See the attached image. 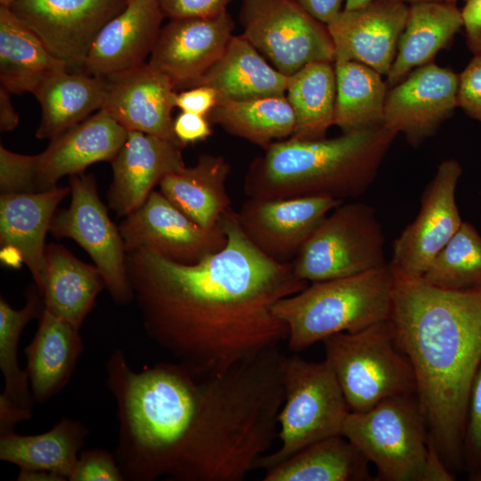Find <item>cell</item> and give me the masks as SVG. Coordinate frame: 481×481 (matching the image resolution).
<instances>
[{
  "label": "cell",
  "mask_w": 481,
  "mask_h": 481,
  "mask_svg": "<svg viewBox=\"0 0 481 481\" xmlns=\"http://www.w3.org/2000/svg\"><path fill=\"white\" fill-rule=\"evenodd\" d=\"M343 200L325 196L249 198L237 213L249 241L268 257L291 263L325 217Z\"/></svg>",
  "instance_id": "9a60e30c"
},
{
  "label": "cell",
  "mask_w": 481,
  "mask_h": 481,
  "mask_svg": "<svg viewBox=\"0 0 481 481\" xmlns=\"http://www.w3.org/2000/svg\"><path fill=\"white\" fill-rule=\"evenodd\" d=\"M127 0H16L10 10L69 68H84L103 26Z\"/></svg>",
  "instance_id": "5bb4252c"
},
{
  "label": "cell",
  "mask_w": 481,
  "mask_h": 481,
  "mask_svg": "<svg viewBox=\"0 0 481 481\" xmlns=\"http://www.w3.org/2000/svg\"><path fill=\"white\" fill-rule=\"evenodd\" d=\"M459 76L429 62L387 91L383 126L417 147L433 135L458 106Z\"/></svg>",
  "instance_id": "2e32d148"
},
{
  "label": "cell",
  "mask_w": 481,
  "mask_h": 481,
  "mask_svg": "<svg viewBox=\"0 0 481 481\" xmlns=\"http://www.w3.org/2000/svg\"><path fill=\"white\" fill-rule=\"evenodd\" d=\"M408 7L397 0H372L360 8L343 9L327 24L334 61H357L387 77L396 55Z\"/></svg>",
  "instance_id": "e0dca14e"
},
{
  "label": "cell",
  "mask_w": 481,
  "mask_h": 481,
  "mask_svg": "<svg viewBox=\"0 0 481 481\" xmlns=\"http://www.w3.org/2000/svg\"><path fill=\"white\" fill-rule=\"evenodd\" d=\"M336 100L333 125L343 133L384 124L387 94L382 75L353 61H334Z\"/></svg>",
  "instance_id": "836d02e7"
},
{
  "label": "cell",
  "mask_w": 481,
  "mask_h": 481,
  "mask_svg": "<svg viewBox=\"0 0 481 481\" xmlns=\"http://www.w3.org/2000/svg\"><path fill=\"white\" fill-rule=\"evenodd\" d=\"M90 431L81 421L61 419L50 430L37 435L0 432V460L20 469H42L69 480L78 452Z\"/></svg>",
  "instance_id": "f546056e"
},
{
  "label": "cell",
  "mask_w": 481,
  "mask_h": 481,
  "mask_svg": "<svg viewBox=\"0 0 481 481\" xmlns=\"http://www.w3.org/2000/svg\"><path fill=\"white\" fill-rule=\"evenodd\" d=\"M61 69L48 76L35 90L41 107L36 131L38 139H53L102 108L107 78L90 73Z\"/></svg>",
  "instance_id": "f1b7e54d"
},
{
  "label": "cell",
  "mask_w": 481,
  "mask_h": 481,
  "mask_svg": "<svg viewBox=\"0 0 481 481\" xmlns=\"http://www.w3.org/2000/svg\"><path fill=\"white\" fill-rule=\"evenodd\" d=\"M159 0H127L96 36L87 54V73L109 77L145 63L161 30Z\"/></svg>",
  "instance_id": "603a6c76"
},
{
  "label": "cell",
  "mask_w": 481,
  "mask_h": 481,
  "mask_svg": "<svg viewBox=\"0 0 481 481\" xmlns=\"http://www.w3.org/2000/svg\"><path fill=\"white\" fill-rule=\"evenodd\" d=\"M286 97L295 116V129L290 137L304 140L325 137L334 118V61L312 62L289 76Z\"/></svg>",
  "instance_id": "e575fe53"
},
{
  "label": "cell",
  "mask_w": 481,
  "mask_h": 481,
  "mask_svg": "<svg viewBox=\"0 0 481 481\" xmlns=\"http://www.w3.org/2000/svg\"><path fill=\"white\" fill-rule=\"evenodd\" d=\"M463 27L461 10L450 1L412 3L386 83L394 86L428 64Z\"/></svg>",
  "instance_id": "4316f807"
},
{
  "label": "cell",
  "mask_w": 481,
  "mask_h": 481,
  "mask_svg": "<svg viewBox=\"0 0 481 481\" xmlns=\"http://www.w3.org/2000/svg\"><path fill=\"white\" fill-rule=\"evenodd\" d=\"M461 16L469 49L481 54V0H466Z\"/></svg>",
  "instance_id": "bcb514c9"
},
{
  "label": "cell",
  "mask_w": 481,
  "mask_h": 481,
  "mask_svg": "<svg viewBox=\"0 0 481 481\" xmlns=\"http://www.w3.org/2000/svg\"><path fill=\"white\" fill-rule=\"evenodd\" d=\"M105 288L96 265L79 260L62 245H46L42 296L49 312L80 330Z\"/></svg>",
  "instance_id": "484cf974"
},
{
  "label": "cell",
  "mask_w": 481,
  "mask_h": 481,
  "mask_svg": "<svg viewBox=\"0 0 481 481\" xmlns=\"http://www.w3.org/2000/svg\"><path fill=\"white\" fill-rule=\"evenodd\" d=\"M342 436L377 469L380 481H420L429 436L415 395L386 398L347 414Z\"/></svg>",
  "instance_id": "ba28073f"
},
{
  "label": "cell",
  "mask_w": 481,
  "mask_h": 481,
  "mask_svg": "<svg viewBox=\"0 0 481 481\" xmlns=\"http://www.w3.org/2000/svg\"><path fill=\"white\" fill-rule=\"evenodd\" d=\"M16 0H0V6L10 8Z\"/></svg>",
  "instance_id": "f5cc1de1"
},
{
  "label": "cell",
  "mask_w": 481,
  "mask_h": 481,
  "mask_svg": "<svg viewBox=\"0 0 481 481\" xmlns=\"http://www.w3.org/2000/svg\"><path fill=\"white\" fill-rule=\"evenodd\" d=\"M322 342L349 412L367 411L390 396L416 395L413 368L389 320Z\"/></svg>",
  "instance_id": "8992f818"
},
{
  "label": "cell",
  "mask_w": 481,
  "mask_h": 481,
  "mask_svg": "<svg viewBox=\"0 0 481 481\" xmlns=\"http://www.w3.org/2000/svg\"><path fill=\"white\" fill-rule=\"evenodd\" d=\"M233 29L227 12L214 17L171 19L161 28L149 63L176 87L189 88L221 58Z\"/></svg>",
  "instance_id": "ac0fdd59"
},
{
  "label": "cell",
  "mask_w": 481,
  "mask_h": 481,
  "mask_svg": "<svg viewBox=\"0 0 481 481\" xmlns=\"http://www.w3.org/2000/svg\"><path fill=\"white\" fill-rule=\"evenodd\" d=\"M37 155H23L0 145V191L31 193L36 190Z\"/></svg>",
  "instance_id": "f35d334b"
},
{
  "label": "cell",
  "mask_w": 481,
  "mask_h": 481,
  "mask_svg": "<svg viewBox=\"0 0 481 481\" xmlns=\"http://www.w3.org/2000/svg\"><path fill=\"white\" fill-rule=\"evenodd\" d=\"M232 0H159L165 17L207 18L226 12V7Z\"/></svg>",
  "instance_id": "b9f144b4"
},
{
  "label": "cell",
  "mask_w": 481,
  "mask_h": 481,
  "mask_svg": "<svg viewBox=\"0 0 481 481\" xmlns=\"http://www.w3.org/2000/svg\"><path fill=\"white\" fill-rule=\"evenodd\" d=\"M404 3H416V2H424V1H452V0H397Z\"/></svg>",
  "instance_id": "db71d44e"
},
{
  "label": "cell",
  "mask_w": 481,
  "mask_h": 481,
  "mask_svg": "<svg viewBox=\"0 0 481 481\" xmlns=\"http://www.w3.org/2000/svg\"><path fill=\"white\" fill-rule=\"evenodd\" d=\"M284 402L278 416L281 446L263 455L256 469L266 470L305 447L342 435L349 409L336 376L324 359L284 355L281 363Z\"/></svg>",
  "instance_id": "52a82bcc"
},
{
  "label": "cell",
  "mask_w": 481,
  "mask_h": 481,
  "mask_svg": "<svg viewBox=\"0 0 481 481\" xmlns=\"http://www.w3.org/2000/svg\"><path fill=\"white\" fill-rule=\"evenodd\" d=\"M219 224L227 242L196 264L148 249L126 252V269L149 338L192 373L214 376L287 341L275 304L303 290L290 263L257 249L231 208Z\"/></svg>",
  "instance_id": "7a4b0ae2"
},
{
  "label": "cell",
  "mask_w": 481,
  "mask_h": 481,
  "mask_svg": "<svg viewBox=\"0 0 481 481\" xmlns=\"http://www.w3.org/2000/svg\"><path fill=\"white\" fill-rule=\"evenodd\" d=\"M32 416L33 412L20 408L0 395V432L14 430L18 423Z\"/></svg>",
  "instance_id": "c3c4849f"
},
{
  "label": "cell",
  "mask_w": 481,
  "mask_h": 481,
  "mask_svg": "<svg viewBox=\"0 0 481 481\" xmlns=\"http://www.w3.org/2000/svg\"><path fill=\"white\" fill-rule=\"evenodd\" d=\"M280 346L221 374L176 362L141 371L115 349L105 370L125 481H241L278 436L284 402Z\"/></svg>",
  "instance_id": "6da1fadb"
},
{
  "label": "cell",
  "mask_w": 481,
  "mask_h": 481,
  "mask_svg": "<svg viewBox=\"0 0 481 481\" xmlns=\"http://www.w3.org/2000/svg\"><path fill=\"white\" fill-rule=\"evenodd\" d=\"M19 481H65L57 474L42 469H20Z\"/></svg>",
  "instance_id": "f907efd6"
},
{
  "label": "cell",
  "mask_w": 481,
  "mask_h": 481,
  "mask_svg": "<svg viewBox=\"0 0 481 481\" xmlns=\"http://www.w3.org/2000/svg\"><path fill=\"white\" fill-rule=\"evenodd\" d=\"M369 460L342 435L315 442L265 470L263 481H370Z\"/></svg>",
  "instance_id": "1f68e13d"
},
{
  "label": "cell",
  "mask_w": 481,
  "mask_h": 481,
  "mask_svg": "<svg viewBox=\"0 0 481 481\" xmlns=\"http://www.w3.org/2000/svg\"><path fill=\"white\" fill-rule=\"evenodd\" d=\"M12 93L0 86V130L10 132L19 125V114L15 110L12 99Z\"/></svg>",
  "instance_id": "681fc988"
},
{
  "label": "cell",
  "mask_w": 481,
  "mask_h": 481,
  "mask_svg": "<svg viewBox=\"0 0 481 481\" xmlns=\"http://www.w3.org/2000/svg\"><path fill=\"white\" fill-rule=\"evenodd\" d=\"M455 479L454 472L447 466L429 435L420 481H452Z\"/></svg>",
  "instance_id": "f6af8a7d"
},
{
  "label": "cell",
  "mask_w": 481,
  "mask_h": 481,
  "mask_svg": "<svg viewBox=\"0 0 481 481\" xmlns=\"http://www.w3.org/2000/svg\"><path fill=\"white\" fill-rule=\"evenodd\" d=\"M462 167L453 159L442 161L420 197V208L393 244L388 265L395 276L421 278L462 224L456 188Z\"/></svg>",
  "instance_id": "7c38bea8"
},
{
  "label": "cell",
  "mask_w": 481,
  "mask_h": 481,
  "mask_svg": "<svg viewBox=\"0 0 481 481\" xmlns=\"http://www.w3.org/2000/svg\"><path fill=\"white\" fill-rule=\"evenodd\" d=\"M420 279L444 289L481 287V235L472 224L462 222Z\"/></svg>",
  "instance_id": "8d00e7d4"
},
{
  "label": "cell",
  "mask_w": 481,
  "mask_h": 481,
  "mask_svg": "<svg viewBox=\"0 0 481 481\" xmlns=\"http://www.w3.org/2000/svg\"><path fill=\"white\" fill-rule=\"evenodd\" d=\"M69 183L70 204L55 212L50 232L77 242L102 273L112 300L119 306L128 305L134 293L126 269L123 239L101 201L95 176L73 175Z\"/></svg>",
  "instance_id": "8fae6325"
},
{
  "label": "cell",
  "mask_w": 481,
  "mask_h": 481,
  "mask_svg": "<svg viewBox=\"0 0 481 481\" xmlns=\"http://www.w3.org/2000/svg\"><path fill=\"white\" fill-rule=\"evenodd\" d=\"M106 78L102 110L127 131L143 132L180 144L173 131L172 110L177 92L170 77L145 62Z\"/></svg>",
  "instance_id": "d6986e66"
},
{
  "label": "cell",
  "mask_w": 481,
  "mask_h": 481,
  "mask_svg": "<svg viewBox=\"0 0 481 481\" xmlns=\"http://www.w3.org/2000/svg\"><path fill=\"white\" fill-rule=\"evenodd\" d=\"M462 470L471 481H481V363L469 393L462 440Z\"/></svg>",
  "instance_id": "74e56055"
},
{
  "label": "cell",
  "mask_w": 481,
  "mask_h": 481,
  "mask_svg": "<svg viewBox=\"0 0 481 481\" xmlns=\"http://www.w3.org/2000/svg\"><path fill=\"white\" fill-rule=\"evenodd\" d=\"M181 147L156 135L127 131L125 143L110 162V208L118 216H126L142 206L167 175L186 167Z\"/></svg>",
  "instance_id": "44dd1931"
},
{
  "label": "cell",
  "mask_w": 481,
  "mask_h": 481,
  "mask_svg": "<svg viewBox=\"0 0 481 481\" xmlns=\"http://www.w3.org/2000/svg\"><path fill=\"white\" fill-rule=\"evenodd\" d=\"M126 135L127 130L102 109L51 139L37 154V192L56 187L63 176L84 173L92 164L111 162Z\"/></svg>",
  "instance_id": "7402d4cb"
},
{
  "label": "cell",
  "mask_w": 481,
  "mask_h": 481,
  "mask_svg": "<svg viewBox=\"0 0 481 481\" xmlns=\"http://www.w3.org/2000/svg\"><path fill=\"white\" fill-rule=\"evenodd\" d=\"M68 69L10 8L0 6V84L12 94H34L51 74Z\"/></svg>",
  "instance_id": "4dcf8cb0"
},
{
  "label": "cell",
  "mask_w": 481,
  "mask_h": 481,
  "mask_svg": "<svg viewBox=\"0 0 481 481\" xmlns=\"http://www.w3.org/2000/svg\"><path fill=\"white\" fill-rule=\"evenodd\" d=\"M389 321L429 435L450 469L462 470L468 397L481 363V287L444 289L395 276Z\"/></svg>",
  "instance_id": "3957f363"
},
{
  "label": "cell",
  "mask_w": 481,
  "mask_h": 481,
  "mask_svg": "<svg viewBox=\"0 0 481 481\" xmlns=\"http://www.w3.org/2000/svg\"><path fill=\"white\" fill-rule=\"evenodd\" d=\"M243 36L282 74L289 77L315 61H334L327 25L294 0H242Z\"/></svg>",
  "instance_id": "30bf717a"
},
{
  "label": "cell",
  "mask_w": 481,
  "mask_h": 481,
  "mask_svg": "<svg viewBox=\"0 0 481 481\" xmlns=\"http://www.w3.org/2000/svg\"><path fill=\"white\" fill-rule=\"evenodd\" d=\"M69 481H125L114 453L92 448L80 452Z\"/></svg>",
  "instance_id": "ab89813d"
},
{
  "label": "cell",
  "mask_w": 481,
  "mask_h": 481,
  "mask_svg": "<svg viewBox=\"0 0 481 481\" xmlns=\"http://www.w3.org/2000/svg\"><path fill=\"white\" fill-rule=\"evenodd\" d=\"M219 100V94L213 87L201 85L176 93L175 105L182 111L208 117Z\"/></svg>",
  "instance_id": "7bdbcfd3"
},
{
  "label": "cell",
  "mask_w": 481,
  "mask_h": 481,
  "mask_svg": "<svg viewBox=\"0 0 481 481\" xmlns=\"http://www.w3.org/2000/svg\"><path fill=\"white\" fill-rule=\"evenodd\" d=\"M395 276L390 266L309 283L279 300L274 314L288 328V347L306 350L325 338L389 320Z\"/></svg>",
  "instance_id": "5b68a950"
},
{
  "label": "cell",
  "mask_w": 481,
  "mask_h": 481,
  "mask_svg": "<svg viewBox=\"0 0 481 481\" xmlns=\"http://www.w3.org/2000/svg\"><path fill=\"white\" fill-rule=\"evenodd\" d=\"M37 330L24 349L32 396L45 404L69 383L84 351L79 330L47 309L38 319Z\"/></svg>",
  "instance_id": "cb8c5ba5"
},
{
  "label": "cell",
  "mask_w": 481,
  "mask_h": 481,
  "mask_svg": "<svg viewBox=\"0 0 481 481\" xmlns=\"http://www.w3.org/2000/svg\"><path fill=\"white\" fill-rule=\"evenodd\" d=\"M71 192L70 186L0 196L1 259L9 266L25 264L42 295L45 237L58 205Z\"/></svg>",
  "instance_id": "ffe728a7"
},
{
  "label": "cell",
  "mask_w": 481,
  "mask_h": 481,
  "mask_svg": "<svg viewBox=\"0 0 481 481\" xmlns=\"http://www.w3.org/2000/svg\"><path fill=\"white\" fill-rule=\"evenodd\" d=\"M230 172L224 157L201 154L195 165L167 175L159 192L198 224L212 229L232 208L226 188Z\"/></svg>",
  "instance_id": "d4e9b609"
},
{
  "label": "cell",
  "mask_w": 481,
  "mask_h": 481,
  "mask_svg": "<svg viewBox=\"0 0 481 481\" xmlns=\"http://www.w3.org/2000/svg\"><path fill=\"white\" fill-rule=\"evenodd\" d=\"M118 229L126 252L151 249L178 264L192 265L221 250L227 242L222 226L206 229L153 191L144 203L125 216Z\"/></svg>",
  "instance_id": "4fadbf2b"
},
{
  "label": "cell",
  "mask_w": 481,
  "mask_h": 481,
  "mask_svg": "<svg viewBox=\"0 0 481 481\" xmlns=\"http://www.w3.org/2000/svg\"><path fill=\"white\" fill-rule=\"evenodd\" d=\"M227 133L265 150L292 136L295 116L286 95L247 100H221L208 115Z\"/></svg>",
  "instance_id": "d6a6232c"
},
{
  "label": "cell",
  "mask_w": 481,
  "mask_h": 481,
  "mask_svg": "<svg viewBox=\"0 0 481 481\" xmlns=\"http://www.w3.org/2000/svg\"><path fill=\"white\" fill-rule=\"evenodd\" d=\"M458 106L481 122V54L475 55L459 76Z\"/></svg>",
  "instance_id": "60d3db41"
},
{
  "label": "cell",
  "mask_w": 481,
  "mask_h": 481,
  "mask_svg": "<svg viewBox=\"0 0 481 481\" xmlns=\"http://www.w3.org/2000/svg\"><path fill=\"white\" fill-rule=\"evenodd\" d=\"M311 16L327 25L343 10L346 0H294Z\"/></svg>",
  "instance_id": "7dc6e473"
},
{
  "label": "cell",
  "mask_w": 481,
  "mask_h": 481,
  "mask_svg": "<svg viewBox=\"0 0 481 481\" xmlns=\"http://www.w3.org/2000/svg\"><path fill=\"white\" fill-rule=\"evenodd\" d=\"M385 233L373 207L341 203L330 213L290 263L309 283L359 274L388 264Z\"/></svg>",
  "instance_id": "9c48e42d"
},
{
  "label": "cell",
  "mask_w": 481,
  "mask_h": 481,
  "mask_svg": "<svg viewBox=\"0 0 481 481\" xmlns=\"http://www.w3.org/2000/svg\"><path fill=\"white\" fill-rule=\"evenodd\" d=\"M26 304L14 309L1 296L0 298V370L4 387L0 395L17 406L33 412L32 396L27 371L18 362L20 338L27 324L39 319L45 310V300L36 284L26 291Z\"/></svg>",
  "instance_id": "d590c367"
},
{
  "label": "cell",
  "mask_w": 481,
  "mask_h": 481,
  "mask_svg": "<svg viewBox=\"0 0 481 481\" xmlns=\"http://www.w3.org/2000/svg\"><path fill=\"white\" fill-rule=\"evenodd\" d=\"M396 135L379 126L333 138L273 142L250 164L244 192L260 200L358 197L376 178Z\"/></svg>",
  "instance_id": "277c9868"
},
{
  "label": "cell",
  "mask_w": 481,
  "mask_h": 481,
  "mask_svg": "<svg viewBox=\"0 0 481 481\" xmlns=\"http://www.w3.org/2000/svg\"><path fill=\"white\" fill-rule=\"evenodd\" d=\"M289 77L268 63L243 36H232L221 58L191 87L208 86L220 100L285 95Z\"/></svg>",
  "instance_id": "83f0119b"
},
{
  "label": "cell",
  "mask_w": 481,
  "mask_h": 481,
  "mask_svg": "<svg viewBox=\"0 0 481 481\" xmlns=\"http://www.w3.org/2000/svg\"><path fill=\"white\" fill-rule=\"evenodd\" d=\"M372 0H346L344 8L345 10H351L363 7L368 4Z\"/></svg>",
  "instance_id": "816d5d0a"
},
{
  "label": "cell",
  "mask_w": 481,
  "mask_h": 481,
  "mask_svg": "<svg viewBox=\"0 0 481 481\" xmlns=\"http://www.w3.org/2000/svg\"><path fill=\"white\" fill-rule=\"evenodd\" d=\"M173 131L182 147L204 141L212 135L207 116L185 111L174 118Z\"/></svg>",
  "instance_id": "ee69618b"
}]
</instances>
